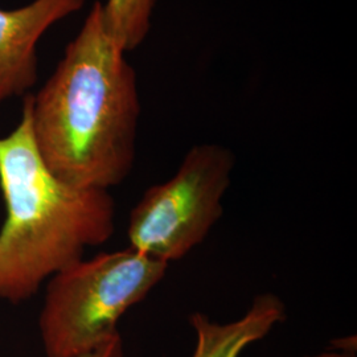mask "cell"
Wrapping results in <instances>:
<instances>
[{
  "label": "cell",
  "mask_w": 357,
  "mask_h": 357,
  "mask_svg": "<svg viewBox=\"0 0 357 357\" xmlns=\"http://www.w3.org/2000/svg\"><path fill=\"white\" fill-rule=\"evenodd\" d=\"M0 190L7 216L0 229V299L22 303L43 282L84 258L114 234L109 191L69 185L43 162L33 139L31 102L0 138Z\"/></svg>",
  "instance_id": "7a4b0ae2"
},
{
  "label": "cell",
  "mask_w": 357,
  "mask_h": 357,
  "mask_svg": "<svg viewBox=\"0 0 357 357\" xmlns=\"http://www.w3.org/2000/svg\"><path fill=\"white\" fill-rule=\"evenodd\" d=\"M234 166L225 146H193L175 175L150 187L132 208L128 248L167 265L190 255L222 216Z\"/></svg>",
  "instance_id": "277c9868"
},
{
  "label": "cell",
  "mask_w": 357,
  "mask_h": 357,
  "mask_svg": "<svg viewBox=\"0 0 357 357\" xmlns=\"http://www.w3.org/2000/svg\"><path fill=\"white\" fill-rule=\"evenodd\" d=\"M158 0H106L103 22L109 35L121 50L128 53L144 43L151 29Z\"/></svg>",
  "instance_id": "52a82bcc"
},
{
  "label": "cell",
  "mask_w": 357,
  "mask_h": 357,
  "mask_svg": "<svg viewBox=\"0 0 357 357\" xmlns=\"http://www.w3.org/2000/svg\"><path fill=\"white\" fill-rule=\"evenodd\" d=\"M82 357H123V344L121 335L115 336L112 340L100 345L98 348Z\"/></svg>",
  "instance_id": "ba28073f"
},
{
  "label": "cell",
  "mask_w": 357,
  "mask_h": 357,
  "mask_svg": "<svg viewBox=\"0 0 357 357\" xmlns=\"http://www.w3.org/2000/svg\"><path fill=\"white\" fill-rule=\"evenodd\" d=\"M168 266L128 248L56 273L38 317L45 356L82 357L118 336L119 319L153 291Z\"/></svg>",
  "instance_id": "3957f363"
},
{
  "label": "cell",
  "mask_w": 357,
  "mask_h": 357,
  "mask_svg": "<svg viewBox=\"0 0 357 357\" xmlns=\"http://www.w3.org/2000/svg\"><path fill=\"white\" fill-rule=\"evenodd\" d=\"M305 357H356V352L343 351V349H339V348L333 347L332 349H327V351H323V352H319L317 355Z\"/></svg>",
  "instance_id": "9c48e42d"
},
{
  "label": "cell",
  "mask_w": 357,
  "mask_h": 357,
  "mask_svg": "<svg viewBox=\"0 0 357 357\" xmlns=\"http://www.w3.org/2000/svg\"><path fill=\"white\" fill-rule=\"evenodd\" d=\"M29 102L38 153L56 178L103 191L128 178L137 155L141 98L126 52L105 26L102 1H94L56 70Z\"/></svg>",
  "instance_id": "6da1fadb"
},
{
  "label": "cell",
  "mask_w": 357,
  "mask_h": 357,
  "mask_svg": "<svg viewBox=\"0 0 357 357\" xmlns=\"http://www.w3.org/2000/svg\"><path fill=\"white\" fill-rule=\"evenodd\" d=\"M286 319V306L275 294L257 295L241 318L218 323L203 312L190 318L196 335L192 357H240Z\"/></svg>",
  "instance_id": "8992f818"
},
{
  "label": "cell",
  "mask_w": 357,
  "mask_h": 357,
  "mask_svg": "<svg viewBox=\"0 0 357 357\" xmlns=\"http://www.w3.org/2000/svg\"><path fill=\"white\" fill-rule=\"evenodd\" d=\"M84 3L33 0L19 8H0V103L26 94L36 84L40 38Z\"/></svg>",
  "instance_id": "5b68a950"
}]
</instances>
